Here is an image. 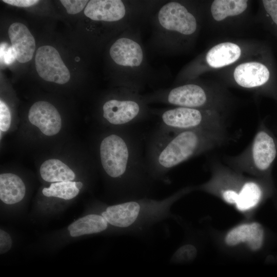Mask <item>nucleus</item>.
<instances>
[{"label":"nucleus","instance_id":"nucleus-26","mask_svg":"<svg viewBox=\"0 0 277 277\" xmlns=\"http://www.w3.org/2000/svg\"><path fill=\"white\" fill-rule=\"evenodd\" d=\"M262 4L266 13L277 27V0H263Z\"/></svg>","mask_w":277,"mask_h":277},{"label":"nucleus","instance_id":"nucleus-12","mask_svg":"<svg viewBox=\"0 0 277 277\" xmlns=\"http://www.w3.org/2000/svg\"><path fill=\"white\" fill-rule=\"evenodd\" d=\"M264 240V228L255 222L236 226L230 229L225 237V242L228 246L245 243L250 250L254 251L262 247Z\"/></svg>","mask_w":277,"mask_h":277},{"label":"nucleus","instance_id":"nucleus-5","mask_svg":"<svg viewBox=\"0 0 277 277\" xmlns=\"http://www.w3.org/2000/svg\"><path fill=\"white\" fill-rule=\"evenodd\" d=\"M276 157L277 137L262 122L246 149L237 155L224 156L223 161L225 165L243 173L271 179V169Z\"/></svg>","mask_w":277,"mask_h":277},{"label":"nucleus","instance_id":"nucleus-2","mask_svg":"<svg viewBox=\"0 0 277 277\" xmlns=\"http://www.w3.org/2000/svg\"><path fill=\"white\" fill-rule=\"evenodd\" d=\"M229 140L225 124L179 132L156 129L145 142L148 173L154 182H167V174L172 168L223 146Z\"/></svg>","mask_w":277,"mask_h":277},{"label":"nucleus","instance_id":"nucleus-18","mask_svg":"<svg viewBox=\"0 0 277 277\" xmlns=\"http://www.w3.org/2000/svg\"><path fill=\"white\" fill-rule=\"evenodd\" d=\"M241 53V49L236 44L222 43L210 49L206 58L210 66L220 68L234 63L240 57Z\"/></svg>","mask_w":277,"mask_h":277},{"label":"nucleus","instance_id":"nucleus-25","mask_svg":"<svg viewBox=\"0 0 277 277\" xmlns=\"http://www.w3.org/2000/svg\"><path fill=\"white\" fill-rule=\"evenodd\" d=\"M11 117L8 106L2 101H0V129L6 132L10 128Z\"/></svg>","mask_w":277,"mask_h":277},{"label":"nucleus","instance_id":"nucleus-6","mask_svg":"<svg viewBox=\"0 0 277 277\" xmlns=\"http://www.w3.org/2000/svg\"><path fill=\"white\" fill-rule=\"evenodd\" d=\"M157 129L168 132H179L225 124L219 116L210 111L176 107L161 113Z\"/></svg>","mask_w":277,"mask_h":277},{"label":"nucleus","instance_id":"nucleus-1","mask_svg":"<svg viewBox=\"0 0 277 277\" xmlns=\"http://www.w3.org/2000/svg\"><path fill=\"white\" fill-rule=\"evenodd\" d=\"M144 138L133 127L116 128L100 140L101 167L116 187L121 202L148 197L155 182L145 160Z\"/></svg>","mask_w":277,"mask_h":277},{"label":"nucleus","instance_id":"nucleus-3","mask_svg":"<svg viewBox=\"0 0 277 277\" xmlns=\"http://www.w3.org/2000/svg\"><path fill=\"white\" fill-rule=\"evenodd\" d=\"M192 189L185 187L160 200L145 197L121 202L106 207L101 214L125 234L142 235L166 220L176 219L171 211L172 206Z\"/></svg>","mask_w":277,"mask_h":277},{"label":"nucleus","instance_id":"nucleus-11","mask_svg":"<svg viewBox=\"0 0 277 277\" xmlns=\"http://www.w3.org/2000/svg\"><path fill=\"white\" fill-rule=\"evenodd\" d=\"M177 107L200 109L209 102L208 95L201 86L186 84L172 89L162 100Z\"/></svg>","mask_w":277,"mask_h":277},{"label":"nucleus","instance_id":"nucleus-22","mask_svg":"<svg viewBox=\"0 0 277 277\" xmlns=\"http://www.w3.org/2000/svg\"><path fill=\"white\" fill-rule=\"evenodd\" d=\"M80 190L76 187V182L65 181L52 183L49 187L44 188L43 194L47 197H56L64 200L75 197Z\"/></svg>","mask_w":277,"mask_h":277},{"label":"nucleus","instance_id":"nucleus-24","mask_svg":"<svg viewBox=\"0 0 277 277\" xmlns=\"http://www.w3.org/2000/svg\"><path fill=\"white\" fill-rule=\"evenodd\" d=\"M60 2L65 8L68 14H75L83 10L89 1L87 0H61Z\"/></svg>","mask_w":277,"mask_h":277},{"label":"nucleus","instance_id":"nucleus-19","mask_svg":"<svg viewBox=\"0 0 277 277\" xmlns=\"http://www.w3.org/2000/svg\"><path fill=\"white\" fill-rule=\"evenodd\" d=\"M109 224L101 215L89 214L80 218L68 227L72 237L102 232L106 230Z\"/></svg>","mask_w":277,"mask_h":277},{"label":"nucleus","instance_id":"nucleus-29","mask_svg":"<svg viewBox=\"0 0 277 277\" xmlns=\"http://www.w3.org/2000/svg\"><path fill=\"white\" fill-rule=\"evenodd\" d=\"M76 187L80 190L83 186V184L81 182H76Z\"/></svg>","mask_w":277,"mask_h":277},{"label":"nucleus","instance_id":"nucleus-7","mask_svg":"<svg viewBox=\"0 0 277 277\" xmlns=\"http://www.w3.org/2000/svg\"><path fill=\"white\" fill-rule=\"evenodd\" d=\"M134 96L126 95L123 98H112L102 106V116L110 126L118 128L131 127L145 116V108Z\"/></svg>","mask_w":277,"mask_h":277},{"label":"nucleus","instance_id":"nucleus-27","mask_svg":"<svg viewBox=\"0 0 277 277\" xmlns=\"http://www.w3.org/2000/svg\"><path fill=\"white\" fill-rule=\"evenodd\" d=\"M12 246L11 238L7 232L0 230V253L4 254L8 251Z\"/></svg>","mask_w":277,"mask_h":277},{"label":"nucleus","instance_id":"nucleus-21","mask_svg":"<svg viewBox=\"0 0 277 277\" xmlns=\"http://www.w3.org/2000/svg\"><path fill=\"white\" fill-rule=\"evenodd\" d=\"M247 7V1L244 0H215L212 3L211 11L213 18L221 21L227 16L242 13Z\"/></svg>","mask_w":277,"mask_h":277},{"label":"nucleus","instance_id":"nucleus-15","mask_svg":"<svg viewBox=\"0 0 277 277\" xmlns=\"http://www.w3.org/2000/svg\"><path fill=\"white\" fill-rule=\"evenodd\" d=\"M84 13L93 21L115 22L125 16L126 8L120 0H91L85 8Z\"/></svg>","mask_w":277,"mask_h":277},{"label":"nucleus","instance_id":"nucleus-9","mask_svg":"<svg viewBox=\"0 0 277 277\" xmlns=\"http://www.w3.org/2000/svg\"><path fill=\"white\" fill-rule=\"evenodd\" d=\"M158 19L164 29L183 34H191L196 29L194 16L177 2H172L164 5L159 10Z\"/></svg>","mask_w":277,"mask_h":277},{"label":"nucleus","instance_id":"nucleus-10","mask_svg":"<svg viewBox=\"0 0 277 277\" xmlns=\"http://www.w3.org/2000/svg\"><path fill=\"white\" fill-rule=\"evenodd\" d=\"M30 123L35 126L46 135L53 136L62 128L61 115L55 107L47 101L34 103L28 112Z\"/></svg>","mask_w":277,"mask_h":277},{"label":"nucleus","instance_id":"nucleus-14","mask_svg":"<svg viewBox=\"0 0 277 277\" xmlns=\"http://www.w3.org/2000/svg\"><path fill=\"white\" fill-rule=\"evenodd\" d=\"M111 58L117 65L125 67H137L142 63L143 53L135 41L122 37L117 39L109 50Z\"/></svg>","mask_w":277,"mask_h":277},{"label":"nucleus","instance_id":"nucleus-4","mask_svg":"<svg viewBox=\"0 0 277 277\" xmlns=\"http://www.w3.org/2000/svg\"><path fill=\"white\" fill-rule=\"evenodd\" d=\"M209 168L210 179L199 188L218 196L239 211L250 204L262 187V179L246 177L219 161H212Z\"/></svg>","mask_w":277,"mask_h":277},{"label":"nucleus","instance_id":"nucleus-8","mask_svg":"<svg viewBox=\"0 0 277 277\" xmlns=\"http://www.w3.org/2000/svg\"><path fill=\"white\" fill-rule=\"evenodd\" d=\"M35 65L39 76L46 81L64 84L70 80L68 68L57 50L52 46L45 45L37 49Z\"/></svg>","mask_w":277,"mask_h":277},{"label":"nucleus","instance_id":"nucleus-20","mask_svg":"<svg viewBox=\"0 0 277 277\" xmlns=\"http://www.w3.org/2000/svg\"><path fill=\"white\" fill-rule=\"evenodd\" d=\"M39 172L44 181L50 183L72 181L75 177L74 172L69 166L56 159L44 162L40 167Z\"/></svg>","mask_w":277,"mask_h":277},{"label":"nucleus","instance_id":"nucleus-13","mask_svg":"<svg viewBox=\"0 0 277 277\" xmlns=\"http://www.w3.org/2000/svg\"><path fill=\"white\" fill-rule=\"evenodd\" d=\"M8 35L16 60L21 63L30 61L35 49V39L28 28L21 23H12L8 29Z\"/></svg>","mask_w":277,"mask_h":277},{"label":"nucleus","instance_id":"nucleus-17","mask_svg":"<svg viewBox=\"0 0 277 277\" xmlns=\"http://www.w3.org/2000/svg\"><path fill=\"white\" fill-rule=\"evenodd\" d=\"M25 193V185L19 176L11 173L1 174L0 199L3 203H17L23 200Z\"/></svg>","mask_w":277,"mask_h":277},{"label":"nucleus","instance_id":"nucleus-16","mask_svg":"<svg viewBox=\"0 0 277 277\" xmlns=\"http://www.w3.org/2000/svg\"><path fill=\"white\" fill-rule=\"evenodd\" d=\"M233 76L240 86L252 88L266 84L270 78V71L263 64L248 62L238 65L234 70Z\"/></svg>","mask_w":277,"mask_h":277},{"label":"nucleus","instance_id":"nucleus-28","mask_svg":"<svg viewBox=\"0 0 277 277\" xmlns=\"http://www.w3.org/2000/svg\"><path fill=\"white\" fill-rule=\"evenodd\" d=\"M3 2L9 5L19 7H28L34 5L39 2L37 0H3Z\"/></svg>","mask_w":277,"mask_h":277},{"label":"nucleus","instance_id":"nucleus-23","mask_svg":"<svg viewBox=\"0 0 277 277\" xmlns=\"http://www.w3.org/2000/svg\"><path fill=\"white\" fill-rule=\"evenodd\" d=\"M198 253L197 246L191 241H187L173 252L171 260L173 262L184 263L194 259Z\"/></svg>","mask_w":277,"mask_h":277}]
</instances>
